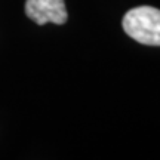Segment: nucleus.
Wrapping results in <instances>:
<instances>
[{"mask_svg": "<svg viewBox=\"0 0 160 160\" xmlns=\"http://www.w3.org/2000/svg\"><path fill=\"white\" fill-rule=\"evenodd\" d=\"M125 33L142 45L160 46V11L153 6H138L128 11L122 21Z\"/></svg>", "mask_w": 160, "mask_h": 160, "instance_id": "nucleus-1", "label": "nucleus"}, {"mask_svg": "<svg viewBox=\"0 0 160 160\" xmlns=\"http://www.w3.org/2000/svg\"><path fill=\"white\" fill-rule=\"evenodd\" d=\"M25 13L39 25H45L48 22L61 25L68 19L64 0H27Z\"/></svg>", "mask_w": 160, "mask_h": 160, "instance_id": "nucleus-2", "label": "nucleus"}]
</instances>
